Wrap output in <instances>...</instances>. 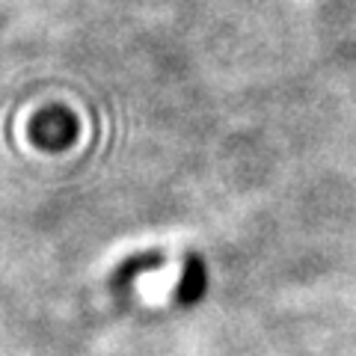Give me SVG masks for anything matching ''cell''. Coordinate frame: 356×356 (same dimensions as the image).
I'll return each instance as SVG.
<instances>
[{
  "label": "cell",
  "mask_w": 356,
  "mask_h": 356,
  "mask_svg": "<svg viewBox=\"0 0 356 356\" xmlns=\"http://www.w3.org/2000/svg\"><path fill=\"white\" fill-rule=\"evenodd\" d=\"M27 134H30L33 146L42 152H65L77 140V119L69 107L51 104V107H42L30 119Z\"/></svg>",
  "instance_id": "1"
},
{
  "label": "cell",
  "mask_w": 356,
  "mask_h": 356,
  "mask_svg": "<svg viewBox=\"0 0 356 356\" xmlns=\"http://www.w3.org/2000/svg\"><path fill=\"white\" fill-rule=\"evenodd\" d=\"M161 264H163V252H158V250L128 255V259L119 261V267H116V273H113V288L125 294L128 288L134 285V280H137V276L149 273V270H158Z\"/></svg>",
  "instance_id": "3"
},
{
  "label": "cell",
  "mask_w": 356,
  "mask_h": 356,
  "mask_svg": "<svg viewBox=\"0 0 356 356\" xmlns=\"http://www.w3.org/2000/svg\"><path fill=\"white\" fill-rule=\"evenodd\" d=\"M208 291V270L199 252H184V264H181V280L175 288V300L181 306H196L199 300Z\"/></svg>",
  "instance_id": "2"
}]
</instances>
